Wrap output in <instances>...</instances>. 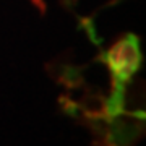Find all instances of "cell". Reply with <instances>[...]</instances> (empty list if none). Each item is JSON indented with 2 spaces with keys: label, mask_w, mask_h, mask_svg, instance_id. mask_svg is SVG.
Listing matches in <instances>:
<instances>
[{
  "label": "cell",
  "mask_w": 146,
  "mask_h": 146,
  "mask_svg": "<svg viewBox=\"0 0 146 146\" xmlns=\"http://www.w3.org/2000/svg\"><path fill=\"white\" fill-rule=\"evenodd\" d=\"M107 67L112 70L114 78L127 80L140 68L141 54L140 42L135 36H127L120 39L109 52L102 57Z\"/></svg>",
  "instance_id": "6da1fadb"
}]
</instances>
